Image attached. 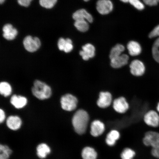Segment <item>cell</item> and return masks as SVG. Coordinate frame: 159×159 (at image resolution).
Returning <instances> with one entry per match:
<instances>
[{"label":"cell","mask_w":159,"mask_h":159,"mask_svg":"<svg viewBox=\"0 0 159 159\" xmlns=\"http://www.w3.org/2000/svg\"><path fill=\"white\" fill-rule=\"evenodd\" d=\"M158 37H159V25L155 27L149 34V37L151 39Z\"/></svg>","instance_id":"cell-31"},{"label":"cell","mask_w":159,"mask_h":159,"mask_svg":"<svg viewBox=\"0 0 159 159\" xmlns=\"http://www.w3.org/2000/svg\"><path fill=\"white\" fill-rule=\"evenodd\" d=\"M83 159H97V153L94 148L91 147H85L81 153Z\"/></svg>","instance_id":"cell-21"},{"label":"cell","mask_w":159,"mask_h":159,"mask_svg":"<svg viewBox=\"0 0 159 159\" xmlns=\"http://www.w3.org/2000/svg\"><path fill=\"white\" fill-rule=\"evenodd\" d=\"M112 102V96L108 92H101L99 94V98L97 102L98 106L102 108L109 107Z\"/></svg>","instance_id":"cell-10"},{"label":"cell","mask_w":159,"mask_h":159,"mask_svg":"<svg viewBox=\"0 0 159 159\" xmlns=\"http://www.w3.org/2000/svg\"><path fill=\"white\" fill-rule=\"evenodd\" d=\"M73 18L75 21L85 20L90 23L93 21L92 16L84 9H79L75 12L73 15Z\"/></svg>","instance_id":"cell-15"},{"label":"cell","mask_w":159,"mask_h":159,"mask_svg":"<svg viewBox=\"0 0 159 159\" xmlns=\"http://www.w3.org/2000/svg\"><path fill=\"white\" fill-rule=\"evenodd\" d=\"M144 120L148 126L153 128H157L159 126V115L153 110L147 112L144 115Z\"/></svg>","instance_id":"cell-6"},{"label":"cell","mask_w":159,"mask_h":159,"mask_svg":"<svg viewBox=\"0 0 159 159\" xmlns=\"http://www.w3.org/2000/svg\"><path fill=\"white\" fill-rule=\"evenodd\" d=\"M11 150L7 146L1 145L0 146V159H8L11 154Z\"/></svg>","instance_id":"cell-27"},{"label":"cell","mask_w":159,"mask_h":159,"mask_svg":"<svg viewBox=\"0 0 159 159\" xmlns=\"http://www.w3.org/2000/svg\"><path fill=\"white\" fill-rule=\"evenodd\" d=\"M57 1V0H39V3L42 7L50 9L54 7Z\"/></svg>","instance_id":"cell-30"},{"label":"cell","mask_w":159,"mask_h":159,"mask_svg":"<svg viewBox=\"0 0 159 159\" xmlns=\"http://www.w3.org/2000/svg\"><path fill=\"white\" fill-rule=\"evenodd\" d=\"M89 22L85 20L75 21L74 25L76 28L81 32H85L89 29Z\"/></svg>","instance_id":"cell-24"},{"label":"cell","mask_w":159,"mask_h":159,"mask_svg":"<svg viewBox=\"0 0 159 159\" xmlns=\"http://www.w3.org/2000/svg\"><path fill=\"white\" fill-rule=\"evenodd\" d=\"M11 102L16 108H21L27 104V99L25 97L14 95L11 97Z\"/></svg>","instance_id":"cell-18"},{"label":"cell","mask_w":159,"mask_h":159,"mask_svg":"<svg viewBox=\"0 0 159 159\" xmlns=\"http://www.w3.org/2000/svg\"><path fill=\"white\" fill-rule=\"evenodd\" d=\"M11 87L8 83L3 82L0 84V92L2 95L5 97H7L11 94Z\"/></svg>","instance_id":"cell-25"},{"label":"cell","mask_w":159,"mask_h":159,"mask_svg":"<svg viewBox=\"0 0 159 159\" xmlns=\"http://www.w3.org/2000/svg\"><path fill=\"white\" fill-rule=\"evenodd\" d=\"M151 154L154 157L159 159V146L152 148Z\"/></svg>","instance_id":"cell-34"},{"label":"cell","mask_w":159,"mask_h":159,"mask_svg":"<svg viewBox=\"0 0 159 159\" xmlns=\"http://www.w3.org/2000/svg\"><path fill=\"white\" fill-rule=\"evenodd\" d=\"M124 3H129L136 9L142 11L144 8V6L140 0H120Z\"/></svg>","instance_id":"cell-29"},{"label":"cell","mask_w":159,"mask_h":159,"mask_svg":"<svg viewBox=\"0 0 159 159\" xmlns=\"http://www.w3.org/2000/svg\"><path fill=\"white\" fill-rule=\"evenodd\" d=\"M21 121L17 116H10L7 120V125L8 128L13 130H17L20 127Z\"/></svg>","instance_id":"cell-19"},{"label":"cell","mask_w":159,"mask_h":159,"mask_svg":"<svg viewBox=\"0 0 159 159\" xmlns=\"http://www.w3.org/2000/svg\"><path fill=\"white\" fill-rule=\"evenodd\" d=\"M105 130V125L101 121L95 120L91 123L90 134L93 137H97L101 136Z\"/></svg>","instance_id":"cell-11"},{"label":"cell","mask_w":159,"mask_h":159,"mask_svg":"<svg viewBox=\"0 0 159 159\" xmlns=\"http://www.w3.org/2000/svg\"><path fill=\"white\" fill-rule=\"evenodd\" d=\"M37 150L38 156L41 158H45L51 152L50 148L45 144H39L37 147Z\"/></svg>","instance_id":"cell-22"},{"label":"cell","mask_w":159,"mask_h":159,"mask_svg":"<svg viewBox=\"0 0 159 159\" xmlns=\"http://www.w3.org/2000/svg\"><path fill=\"white\" fill-rule=\"evenodd\" d=\"M57 45L60 50L66 53L70 52L73 49L72 41L68 38L65 39L61 38L59 39Z\"/></svg>","instance_id":"cell-16"},{"label":"cell","mask_w":159,"mask_h":159,"mask_svg":"<svg viewBox=\"0 0 159 159\" xmlns=\"http://www.w3.org/2000/svg\"><path fill=\"white\" fill-rule=\"evenodd\" d=\"M143 143L145 146H150L152 148L159 146V133L152 131L146 132Z\"/></svg>","instance_id":"cell-5"},{"label":"cell","mask_w":159,"mask_h":159,"mask_svg":"<svg viewBox=\"0 0 159 159\" xmlns=\"http://www.w3.org/2000/svg\"><path fill=\"white\" fill-rule=\"evenodd\" d=\"M144 3L149 6H156L159 3V0H143Z\"/></svg>","instance_id":"cell-33"},{"label":"cell","mask_w":159,"mask_h":159,"mask_svg":"<svg viewBox=\"0 0 159 159\" xmlns=\"http://www.w3.org/2000/svg\"><path fill=\"white\" fill-rule=\"evenodd\" d=\"M157 111H158V112H159V102L157 106Z\"/></svg>","instance_id":"cell-36"},{"label":"cell","mask_w":159,"mask_h":159,"mask_svg":"<svg viewBox=\"0 0 159 159\" xmlns=\"http://www.w3.org/2000/svg\"><path fill=\"white\" fill-rule=\"evenodd\" d=\"M130 67L131 73L134 76H142L145 73V67L144 63L139 60L132 61Z\"/></svg>","instance_id":"cell-8"},{"label":"cell","mask_w":159,"mask_h":159,"mask_svg":"<svg viewBox=\"0 0 159 159\" xmlns=\"http://www.w3.org/2000/svg\"><path fill=\"white\" fill-rule=\"evenodd\" d=\"M61 103L63 109L70 111L76 108L78 101L76 97L72 95L67 94L61 97Z\"/></svg>","instance_id":"cell-3"},{"label":"cell","mask_w":159,"mask_h":159,"mask_svg":"<svg viewBox=\"0 0 159 159\" xmlns=\"http://www.w3.org/2000/svg\"><path fill=\"white\" fill-rule=\"evenodd\" d=\"M32 93L37 98L43 100L51 97L52 91L50 87L45 83L36 80L32 88Z\"/></svg>","instance_id":"cell-2"},{"label":"cell","mask_w":159,"mask_h":159,"mask_svg":"<svg viewBox=\"0 0 159 159\" xmlns=\"http://www.w3.org/2000/svg\"><path fill=\"white\" fill-rule=\"evenodd\" d=\"M3 37L7 40H12L16 38L18 34L17 30L10 24H7L3 27Z\"/></svg>","instance_id":"cell-13"},{"label":"cell","mask_w":159,"mask_h":159,"mask_svg":"<svg viewBox=\"0 0 159 159\" xmlns=\"http://www.w3.org/2000/svg\"><path fill=\"white\" fill-rule=\"evenodd\" d=\"M153 57L159 63V38L154 42L152 49Z\"/></svg>","instance_id":"cell-26"},{"label":"cell","mask_w":159,"mask_h":159,"mask_svg":"<svg viewBox=\"0 0 159 159\" xmlns=\"http://www.w3.org/2000/svg\"><path fill=\"white\" fill-rule=\"evenodd\" d=\"M129 54L132 56H137L142 52V47L140 44L136 41H132L129 42L127 45Z\"/></svg>","instance_id":"cell-17"},{"label":"cell","mask_w":159,"mask_h":159,"mask_svg":"<svg viewBox=\"0 0 159 159\" xmlns=\"http://www.w3.org/2000/svg\"><path fill=\"white\" fill-rule=\"evenodd\" d=\"M6 0H0V3H1V4H3L4 2Z\"/></svg>","instance_id":"cell-37"},{"label":"cell","mask_w":159,"mask_h":159,"mask_svg":"<svg viewBox=\"0 0 159 159\" xmlns=\"http://www.w3.org/2000/svg\"><path fill=\"white\" fill-rule=\"evenodd\" d=\"M96 9L100 14L107 15L112 11L113 4L110 0H98L96 4Z\"/></svg>","instance_id":"cell-7"},{"label":"cell","mask_w":159,"mask_h":159,"mask_svg":"<svg viewBox=\"0 0 159 159\" xmlns=\"http://www.w3.org/2000/svg\"><path fill=\"white\" fill-rule=\"evenodd\" d=\"M120 137V133L118 131L115 130H111L107 135L106 138V143L109 146H114Z\"/></svg>","instance_id":"cell-20"},{"label":"cell","mask_w":159,"mask_h":159,"mask_svg":"<svg viewBox=\"0 0 159 159\" xmlns=\"http://www.w3.org/2000/svg\"><path fill=\"white\" fill-rule=\"evenodd\" d=\"M84 1L85 2H87L89 1V0H84Z\"/></svg>","instance_id":"cell-38"},{"label":"cell","mask_w":159,"mask_h":159,"mask_svg":"<svg viewBox=\"0 0 159 159\" xmlns=\"http://www.w3.org/2000/svg\"><path fill=\"white\" fill-rule=\"evenodd\" d=\"M89 120V115L85 111H77L73 116L72 124L77 134H82L86 132Z\"/></svg>","instance_id":"cell-1"},{"label":"cell","mask_w":159,"mask_h":159,"mask_svg":"<svg viewBox=\"0 0 159 159\" xmlns=\"http://www.w3.org/2000/svg\"><path fill=\"white\" fill-rule=\"evenodd\" d=\"M5 118V115L4 112L2 109L0 110V122L1 123L4 121Z\"/></svg>","instance_id":"cell-35"},{"label":"cell","mask_w":159,"mask_h":159,"mask_svg":"<svg viewBox=\"0 0 159 159\" xmlns=\"http://www.w3.org/2000/svg\"><path fill=\"white\" fill-rule=\"evenodd\" d=\"M125 50V48L124 46L122 44H118L115 45L111 50L109 55L110 59L114 58L122 55Z\"/></svg>","instance_id":"cell-23"},{"label":"cell","mask_w":159,"mask_h":159,"mask_svg":"<svg viewBox=\"0 0 159 159\" xmlns=\"http://www.w3.org/2000/svg\"><path fill=\"white\" fill-rule=\"evenodd\" d=\"M136 154L134 151L130 148H126L121 154L122 159H133Z\"/></svg>","instance_id":"cell-28"},{"label":"cell","mask_w":159,"mask_h":159,"mask_svg":"<svg viewBox=\"0 0 159 159\" xmlns=\"http://www.w3.org/2000/svg\"><path fill=\"white\" fill-rule=\"evenodd\" d=\"M33 1V0H17L18 3L19 5L25 7H29Z\"/></svg>","instance_id":"cell-32"},{"label":"cell","mask_w":159,"mask_h":159,"mask_svg":"<svg viewBox=\"0 0 159 159\" xmlns=\"http://www.w3.org/2000/svg\"><path fill=\"white\" fill-rule=\"evenodd\" d=\"M95 49L94 45L87 43L82 47V50L80 52V55L84 61H88L95 55Z\"/></svg>","instance_id":"cell-12"},{"label":"cell","mask_w":159,"mask_h":159,"mask_svg":"<svg viewBox=\"0 0 159 159\" xmlns=\"http://www.w3.org/2000/svg\"><path fill=\"white\" fill-rule=\"evenodd\" d=\"M24 46L27 51L33 52L37 51L41 46V43L38 38L30 35L26 37L23 41Z\"/></svg>","instance_id":"cell-4"},{"label":"cell","mask_w":159,"mask_h":159,"mask_svg":"<svg viewBox=\"0 0 159 159\" xmlns=\"http://www.w3.org/2000/svg\"><path fill=\"white\" fill-rule=\"evenodd\" d=\"M110 60L111 66L113 68L118 69L128 64L129 57L126 54H122L118 57Z\"/></svg>","instance_id":"cell-14"},{"label":"cell","mask_w":159,"mask_h":159,"mask_svg":"<svg viewBox=\"0 0 159 159\" xmlns=\"http://www.w3.org/2000/svg\"><path fill=\"white\" fill-rule=\"evenodd\" d=\"M113 107L116 112L124 114L128 110L129 105L124 97H120L115 99L113 102Z\"/></svg>","instance_id":"cell-9"}]
</instances>
